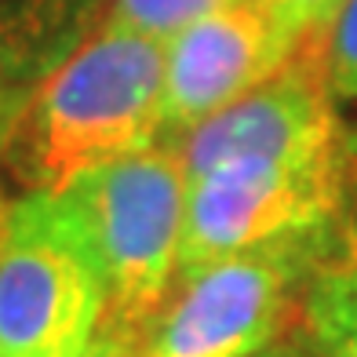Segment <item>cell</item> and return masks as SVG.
Instances as JSON below:
<instances>
[{
  "instance_id": "1",
  "label": "cell",
  "mask_w": 357,
  "mask_h": 357,
  "mask_svg": "<svg viewBox=\"0 0 357 357\" xmlns=\"http://www.w3.org/2000/svg\"><path fill=\"white\" fill-rule=\"evenodd\" d=\"M160 128L165 40L102 22L37 84L0 165L26 193H55L80 172L160 142Z\"/></svg>"
},
{
  "instance_id": "2",
  "label": "cell",
  "mask_w": 357,
  "mask_h": 357,
  "mask_svg": "<svg viewBox=\"0 0 357 357\" xmlns=\"http://www.w3.org/2000/svg\"><path fill=\"white\" fill-rule=\"evenodd\" d=\"M80 226L106 288L102 335L135 347L178 278L190 178L172 142L80 172L55 190Z\"/></svg>"
},
{
  "instance_id": "3",
  "label": "cell",
  "mask_w": 357,
  "mask_h": 357,
  "mask_svg": "<svg viewBox=\"0 0 357 357\" xmlns=\"http://www.w3.org/2000/svg\"><path fill=\"white\" fill-rule=\"evenodd\" d=\"M332 226L183 270L132 357H259L299 328L306 291L324 273Z\"/></svg>"
},
{
  "instance_id": "4",
  "label": "cell",
  "mask_w": 357,
  "mask_h": 357,
  "mask_svg": "<svg viewBox=\"0 0 357 357\" xmlns=\"http://www.w3.org/2000/svg\"><path fill=\"white\" fill-rule=\"evenodd\" d=\"M106 288L59 193H22L0 241V357H62L102 332Z\"/></svg>"
},
{
  "instance_id": "5",
  "label": "cell",
  "mask_w": 357,
  "mask_h": 357,
  "mask_svg": "<svg viewBox=\"0 0 357 357\" xmlns=\"http://www.w3.org/2000/svg\"><path fill=\"white\" fill-rule=\"evenodd\" d=\"M343 146L299 160H230L190 178L178 273L291 234L328 230L347 190Z\"/></svg>"
},
{
  "instance_id": "6",
  "label": "cell",
  "mask_w": 357,
  "mask_h": 357,
  "mask_svg": "<svg viewBox=\"0 0 357 357\" xmlns=\"http://www.w3.org/2000/svg\"><path fill=\"white\" fill-rule=\"evenodd\" d=\"M324 66V40H306L237 102L172 139L186 178L230 160H299L347 142Z\"/></svg>"
},
{
  "instance_id": "7",
  "label": "cell",
  "mask_w": 357,
  "mask_h": 357,
  "mask_svg": "<svg viewBox=\"0 0 357 357\" xmlns=\"http://www.w3.org/2000/svg\"><path fill=\"white\" fill-rule=\"evenodd\" d=\"M291 55L270 0H241L190 22L165 44V128L172 142L237 102Z\"/></svg>"
},
{
  "instance_id": "8",
  "label": "cell",
  "mask_w": 357,
  "mask_h": 357,
  "mask_svg": "<svg viewBox=\"0 0 357 357\" xmlns=\"http://www.w3.org/2000/svg\"><path fill=\"white\" fill-rule=\"evenodd\" d=\"M113 0H0V15L19 29L47 70H55L73 47L95 33Z\"/></svg>"
},
{
  "instance_id": "9",
  "label": "cell",
  "mask_w": 357,
  "mask_h": 357,
  "mask_svg": "<svg viewBox=\"0 0 357 357\" xmlns=\"http://www.w3.org/2000/svg\"><path fill=\"white\" fill-rule=\"evenodd\" d=\"M306 357H357V284L321 273L299 314Z\"/></svg>"
},
{
  "instance_id": "10",
  "label": "cell",
  "mask_w": 357,
  "mask_h": 357,
  "mask_svg": "<svg viewBox=\"0 0 357 357\" xmlns=\"http://www.w3.org/2000/svg\"><path fill=\"white\" fill-rule=\"evenodd\" d=\"M47 73L52 70L33 55V47L19 37V29L0 15V160L8 153L22 109L29 106L37 84Z\"/></svg>"
},
{
  "instance_id": "11",
  "label": "cell",
  "mask_w": 357,
  "mask_h": 357,
  "mask_svg": "<svg viewBox=\"0 0 357 357\" xmlns=\"http://www.w3.org/2000/svg\"><path fill=\"white\" fill-rule=\"evenodd\" d=\"M230 4H241V0H113L106 22L168 44L190 22H197L219 8H230Z\"/></svg>"
},
{
  "instance_id": "12",
  "label": "cell",
  "mask_w": 357,
  "mask_h": 357,
  "mask_svg": "<svg viewBox=\"0 0 357 357\" xmlns=\"http://www.w3.org/2000/svg\"><path fill=\"white\" fill-rule=\"evenodd\" d=\"M324 273L335 281L357 284V135H350V160H347V190L343 204L332 222V248Z\"/></svg>"
},
{
  "instance_id": "13",
  "label": "cell",
  "mask_w": 357,
  "mask_h": 357,
  "mask_svg": "<svg viewBox=\"0 0 357 357\" xmlns=\"http://www.w3.org/2000/svg\"><path fill=\"white\" fill-rule=\"evenodd\" d=\"M324 66L335 102L357 99V0H343L324 44Z\"/></svg>"
},
{
  "instance_id": "14",
  "label": "cell",
  "mask_w": 357,
  "mask_h": 357,
  "mask_svg": "<svg viewBox=\"0 0 357 357\" xmlns=\"http://www.w3.org/2000/svg\"><path fill=\"white\" fill-rule=\"evenodd\" d=\"M270 4H273V19L281 26V37L296 52L306 40L328 44V29L343 0H270Z\"/></svg>"
},
{
  "instance_id": "15",
  "label": "cell",
  "mask_w": 357,
  "mask_h": 357,
  "mask_svg": "<svg viewBox=\"0 0 357 357\" xmlns=\"http://www.w3.org/2000/svg\"><path fill=\"white\" fill-rule=\"evenodd\" d=\"M62 357H132V347L121 343V339H113V335H95L88 347H80V350H70V354H62Z\"/></svg>"
},
{
  "instance_id": "16",
  "label": "cell",
  "mask_w": 357,
  "mask_h": 357,
  "mask_svg": "<svg viewBox=\"0 0 357 357\" xmlns=\"http://www.w3.org/2000/svg\"><path fill=\"white\" fill-rule=\"evenodd\" d=\"M11 197H8V190H4V183H0V241H4V234H8V219H11Z\"/></svg>"
},
{
  "instance_id": "17",
  "label": "cell",
  "mask_w": 357,
  "mask_h": 357,
  "mask_svg": "<svg viewBox=\"0 0 357 357\" xmlns=\"http://www.w3.org/2000/svg\"><path fill=\"white\" fill-rule=\"evenodd\" d=\"M259 357H306V354H303V347H273V350L259 354Z\"/></svg>"
},
{
  "instance_id": "18",
  "label": "cell",
  "mask_w": 357,
  "mask_h": 357,
  "mask_svg": "<svg viewBox=\"0 0 357 357\" xmlns=\"http://www.w3.org/2000/svg\"><path fill=\"white\" fill-rule=\"evenodd\" d=\"M339 8H343V4H339Z\"/></svg>"
}]
</instances>
